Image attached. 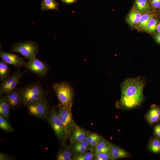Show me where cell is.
I'll list each match as a JSON object with an SVG mask.
<instances>
[{"instance_id": "cell-1", "label": "cell", "mask_w": 160, "mask_h": 160, "mask_svg": "<svg viewBox=\"0 0 160 160\" xmlns=\"http://www.w3.org/2000/svg\"><path fill=\"white\" fill-rule=\"evenodd\" d=\"M144 80L140 77L129 79L124 81L121 85V105L127 109L140 105L144 100Z\"/></svg>"}, {"instance_id": "cell-2", "label": "cell", "mask_w": 160, "mask_h": 160, "mask_svg": "<svg viewBox=\"0 0 160 160\" xmlns=\"http://www.w3.org/2000/svg\"><path fill=\"white\" fill-rule=\"evenodd\" d=\"M46 92L39 82L31 83L20 90V104L23 105L28 104L45 97Z\"/></svg>"}, {"instance_id": "cell-3", "label": "cell", "mask_w": 160, "mask_h": 160, "mask_svg": "<svg viewBox=\"0 0 160 160\" xmlns=\"http://www.w3.org/2000/svg\"><path fill=\"white\" fill-rule=\"evenodd\" d=\"M52 88L59 102V106L71 109L72 106L74 91L72 87L65 82L55 84Z\"/></svg>"}, {"instance_id": "cell-4", "label": "cell", "mask_w": 160, "mask_h": 160, "mask_svg": "<svg viewBox=\"0 0 160 160\" xmlns=\"http://www.w3.org/2000/svg\"><path fill=\"white\" fill-rule=\"evenodd\" d=\"M39 51L37 44L31 41L16 43L12 46L10 50L11 52L20 53L28 59L36 57Z\"/></svg>"}, {"instance_id": "cell-5", "label": "cell", "mask_w": 160, "mask_h": 160, "mask_svg": "<svg viewBox=\"0 0 160 160\" xmlns=\"http://www.w3.org/2000/svg\"><path fill=\"white\" fill-rule=\"evenodd\" d=\"M48 120L58 140L63 143L66 136L65 128L59 118L58 113L53 106L50 109Z\"/></svg>"}, {"instance_id": "cell-6", "label": "cell", "mask_w": 160, "mask_h": 160, "mask_svg": "<svg viewBox=\"0 0 160 160\" xmlns=\"http://www.w3.org/2000/svg\"><path fill=\"white\" fill-rule=\"evenodd\" d=\"M29 113L40 118H44L48 113L49 103L45 97L31 103L27 106Z\"/></svg>"}, {"instance_id": "cell-7", "label": "cell", "mask_w": 160, "mask_h": 160, "mask_svg": "<svg viewBox=\"0 0 160 160\" xmlns=\"http://www.w3.org/2000/svg\"><path fill=\"white\" fill-rule=\"evenodd\" d=\"M25 72L17 71L9 76L1 82L0 86V95L8 93L16 88Z\"/></svg>"}, {"instance_id": "cell-8", "label": "cell", "mask_w": 160, "mask_h": 160, "mask_svg": "<svg viewBox=\"0 0 160 160\" xmlns=\"http://www.w3.org/2000/svg\"><path fill=\"white\" fill-rule=\"evenodd\" d=\"M25 67L41 77H43L47 74L49 69L47 64L36 57L28 59Z\"/></svg>"}, {"instance_id": "cell-9", "label": "cell", "mask_w": 160, "mask_h": 160, "mask_svg": "<svg viewBox=\"0 0 160 160\" xmlns=\"http://www.w3.org/2000/svg\"><path fill=\"white\" fill-rule=\"evenodd\" d=\"M58 114L59 118L64 126L66 136L71 132L75 124L72 118L71 109L64 108L59 106Z\"/></svg>"}, {"instance_id": "cell-10", "label": "cell", "mask_w": 160, "mask_h": 160, "mask_svg": "<svg viewBox=\"0 0 160 160\" xmlns=\"http://www.w3.org/2000/svg\"><path fill=\"white\" fill-rule=\"evenodd\" d=\"M0 57L2 60L7 64L17 67H25L26 63L21 57L15 54L0 50Z\"/></svg>"}, {"instance_id": "cell-11", "label": "cell", "mask_w": 160, "mask_h": 160, "mask_svg": "<svg viewBox=\"0 0 160 160\" xmlns=\"http://www.w3.org/2000/svg\"><path fill=\"white\" fill-rule=\"evenodd\" d=\"M4 96L10 108L12 109L16 108L20 104V90L17 88L5 94Z\"/></svg>"}, {"instance_id": "cell-12", "label": "cell", "mask_w": 160, "mask_h": 160, "mask_svg": "<svg viewBox=\"0 0 160 160\" xmlns=\"http://www.w3.org/2000/svg\"><path fill=\"white\" fill-rule=\"evenodd\" d=\"M71 132L70 142L74 144L85 141L87 134L86 131L75 124Z\"/></svg>"}, {"instance_id": "cell-13", "label": "cell", "mask_w": 160, "mask_h": 160, "mask_svg": "<svg viewBox=\"0 0 160 160\" xmlns=\"http://www.w3.org/2000/svg\"><path fill=\"white\" fill-rule=\"evenodd\" d=\"M145 118L148 123L151 125L160 121V107L155 105H152Z\"/></svg>"}, {"instance_id": "cell-14", "label": "cell", "mask_w": 160, "mask_h": 160, "mask_svg": "<svg viewBox=\"0 0 160 160\" xmlns=\"http://www.w3.org/2000/svg\"><path fill=\"white\" fill-rule=\"evenodd\" d=\"M111 159L127 157L129 154L125 151L114 145H112L108 151Z\"/></svg>"}, {"instance_id": "cell-15", "label": "cell", "mask_w": 160, "mask_h": 160, "mask_svg": "<svg viewBox=\"0 0 160 160\" xmlns=\"http://www.w3.org/2000/svg\"><path fill=\"white\" fill-rule=\"evenodd\" d=\"M0 96V116L9 121L10 107L6 100L4 95H3Z\"/></svg>"}, {"instance_id": "cell-16", "label": "cell", "mask_w": 160, "mask_h": 160, "mask_svg": "<svg viewBox=\"0 0 160 160\" xmlns=\"http://www.w3.org/2000/svg\"><path fill=\"white\" fill-rule=\"evenodd\" d=\"M142 15L137 9L134 8L130 11L128 18V23L132 26L137 24Z\"/></svg>"}, {"instance_id": "cell-17", "label": "cell", "mask_w": 160, "mask_h": 160, "mask_svg": "<svg viewBox=\"0 0 160 160\" xmlns=\"http://www.w3.org/2000/svg\"><path fill=\"white\" fill-rule=\"evenodd\" d=\"M10 69L7 64L3 60L0 61V79L3 82L9 75Z\"/></svg>"}, {"instance_id": "cell-18", "label": "cell", "mask_w": 160, "mask_h": 160, "mask_svg": "<svg viewBox=\"0 0 160 160\" xmlns=\"http://www.w3.org/2000/svg\"><path fill=\"white\" fill-rule=\"evenodd\" d=\"M154 15L152 13H146L142 15L138 23L137 28L144 29L150 20L153 17Z\"/></svg>"}, {"instance_id": "cell-19", "label": "cell", "mask_w": 160, "mask_h": 160, "mask_svg": "<svg viewBox=\"0 0 160 160\" xmlns=\"http://www.w3.org/2000/svg\"><path fill=\"white\" fill-rule=\"evenodd\" d=\"M58 4L55 0H42L41 5L42 10H57L58 8Z\"/></svg>"}, {"instance_id": "cell-20", "label": "cell", "mask_w": 160, "mask_h": 160, "mask_svg": "<svg viewBox=\"0 0 160 160\" xmlns=\"http://www.w3.org/2000/svg\"><path fill=\"white\" fill-rule=\"evenodd\" d=\"M111 145L109 142L102 140L95 147V152H107Z\"/></svg>"}, {"instance_id": "cell-21", "label": "cell", "mask_w": 160, "mask_h": 160, "mask_svg": "<svg viewBox=\"0 0 160 160\" xmlns=\"http://www.w3.org/2000/svg\"><path fill=\"white\" fill-rule=\"evenodd\" d=\"M89 145L85 140L75 143L73 147V152L78 155L83 153L86 152Z\"/></svg>"}, {"instance_id": "cell-22", "label": "cell", "mask_w": 160, "mask_h": 160, "mask_svg": "<svg viewBox=\"0 0 160 160\" xmlns=\"http://www.w3.org/2000/svg\"><path fill=\"white\" fill-rule=\"evenodd\" d=\"M135 4L137 9L141 12L147 11L151 8L148 0H136Z\"/></svg>"}, {"instance_id": "cell-23", "label": "cell", "mask_w": 160, "mask_h": 160, "mask_svg": "<svg viewBox=\"0 0 160 160\" xmlns=\"http://www.w3.org/2000/svg\"><path fill=\"white\" fill-rule=\"evenodd\" d=\"M148 148L153 153H160V140L158 138L152 139L149 143Z\"/></svg>"}, {"instance_id": "cell-24", "label": "cell", "mask_w": 160, "mask_h": 160, "mask_svg": "<svg viewBox=\"0 0 160 160\" xmlns=\"http://www.w3.org/2000/svg\"><path fill=\"white\" fill-rule=\"evenodd\" d=\"M0 128L6 132H12L14 130L8 121L1 116H0Z\"/></svg>"}, {"instance_id": "cell-25", "label": "cell", "mask_w": 160, "mask_h": 160, "mask_svg": "<svg viewBox=\"0 0 160 160\" xmlns=\"http://www.w3.org/2000/svg\"><path fill=\"white\" fill-rule=\"evenodd\" d=\"M57 160H70L72 159L71 151L67 148L61 150L57 157Z\"/></svg>"}, {"instance_id": "cell-26", "label": "cell", "mask_w": 160, "mask_h": 160, "mask_svg": "<svg viewBox=\"0 0 160 160\" xmlns=\"http://www.w3.org/2000/svg\"><path fill=\"white\" fill-rule=\"evenodd\" d=\"M158 24L157 20L153 17L149 21L144 30L148 33L153 32L156 30Z\"/></svg>"}, {"instance_id": "cell-27", "label": "cell", "mask_w": 160, "mask_h": 160, "mask_svg": "<svg viewBox=\"0 0 160 160\" xmlns=\"http://www.w3.org/2000/svg\"><path fill=\"white\" fill-rule=\"evenodd\" d=\"M94 154L92 152H86L82 154L78 155L72 159L74 160H91L93 159Z\"/></svg>"}, {"instance_id": "cell-28", "label": "cell", "mask_w": 160, "mask_h": 160, "mask_svg": "<svg viewBox=\"0 0 160 160\" xmlns=\"http://www.w3.org/2000/svg\"><path fill=\"white\" fill-rule=\"evenodd\" d=\"M94 159L96 160H111L108 152L105 153L95 152Z\"/></svg>"}, {"instance_id": "cell-29", "label": "cell", "mask_w": 160, "mask_h": 160, "mask_svg": "<svg viewBox=\"0 0 160 160\" xmlns=\"http://www.w3.org/2000/svg\"><path fill=\"white\" fill-rule=\"evenodd\" d=\"M100 137V136L95 133L87 132L85 140L89 145L92 141Z\"/></svg>"}, {"instance_id": "cell-30", "label": "cell", "mask_w": 160, "mask_h": 160, "mask_svg": "<svg viewBox=\"0 0 160 160\" xmlns=\"http://www.w3.org/2000/svg\"><path fill=\"white\" fill-rule=\"evenodd\" d=\"M152 7L156 9L160 8V0H150Z\"/></svg>"}, {"instance_id": "cell-31", "label": "cell", "mask_w": 160, "mask_h": 160, "mask_svg": "<svg viewBox=\"0 0 160 160\" xmlns=\"http://www.w3.org/2000/svg\"><path fill=\"white\" fill-rule=\"evenodd\" d=\"M154 133L157 138L160 139V124L155 126L154 129Z\"/></svg>"}, {"instance_id": "cell-32", "label": "cell", "mask_w": 160, "mask_h": 160, "mask_svg": "<svg viewBox=\"0 0 160 160\" xmlns=\"http://www.w3.org/2000/svg\"><path fill=\"white\" fill-rule=\"evenodd\" d=\"M102 140V139L101 137H100L92 141L89 145L92 147H95Z\"/></svg>"}, {"instance_id": "cell-33", "label": "cell", "mask_w": 160, "mask_h": 160, "mask_svg": "<svg viewBox=\"0 0 160 160\" xmlns=\"http://www.w3.org/2000/svg\"><path fill=\"white\" fill-rule=\"evenodd\" d=\"M11 159L10 156L2 152L0 153V160H8Z\"/></svg>"}, {"instance_id": "cell-34", "label": "cell", "mask_w": 160, "mask_h": 160, "mask_svg": "<svg viewBox=\"0 0 160 160\" xmlns=\"http://www.w3.org/2000/svg\"><path fill=\"white\" fill-rule=\"evenodd\" d=\"M64 3L67 4H73L75 3L77 0H61Z\"/></svg>"}, {"instance_id": "cell-35", "label": "cell", "mask_w": 160, "mask_h": 160, "mask_svg": "<svg viewBox=\"0 0 160 160\" xmlns=\"http://www.w3.org/2000/svg\"><path fill=\"white\" fill-rule=\"evenodd\" d=\"M155 39L157 42L160 44V33L156 34L155 36Z\"/></svg>"}, {"instance_id": "cell-36", "label": "cell", "mask_w": 160, "mask_h": 160, "mask_svg": "<svg viewBox=\"0 0 160 160\" xmlns=\"http://www.w3.org/2000/svg\"><path fill=\"white\" fill-rule=\"evenodd\" d=\"M156 30L158 32L160 33V23L158 24Z\"/></svg>"}, {"instance_id": "cell-37", "label": "cell", "mask_w": 160, "mask_h": 160, "mask_svg": "<svg viewBox=\"0 0 160 160\" xmlns=\"http://www.w3.org/2000/svg\"></svg>"}]
</instances>
